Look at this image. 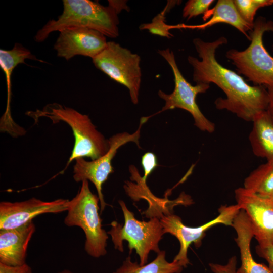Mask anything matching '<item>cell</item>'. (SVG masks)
<instances>
[{
  "label": "cell",
  "mask_w": 273,
  "mask_h": 273,
  "mask_svg": "<svg viewBox=\"0 0 273 273\" xmlns=\"http://www.w3.org/2000/svg\"><path fill=\"white\" fill-rule=\"evenodd\" d=\"M200 60L189 56L193 68V80L197 83H214L225 94L214 102L216 109L226 110L246 121H252L255 116L267 110L269 96L264 86L249 85L239 74L221 65L215 56L216 50L227 43L222 36L214 41H205L199 38L193 40Z\"/></svg>",
  "instance_id": "cell-1"
},
{
  "label": "cell",
  "mask_w": 273,
  "mask_h": 273,
  "mask_svg": "<svg viewBox=\"0 0 273 273\" xmlns=\"http://www.w3.org/2000/svg\"><path fill=\"white\" fill-rule=\"evenodd\" d=\"M63 12L58 19L50 20L37 31L34 36L36 42H42L51 33L71 26L88 28L111 38L119 35V12L111 4L104 6L89 0H63Z\"/></svg>",
  "instance_id": "cell-2"
},
{
  "label": "cell",
  "mask_w": 273,
  "mask_h": 273,
  "mask_svg": "<svg viewBox=\"0 0 273 273\" xmlns=\"http://www.w3.org/2000/svg\"><path fill=\"white\" fill-rule=\"evenodd\" d=\"M27 114L35 120L47 117L53 123L63 121L71 128L74 144L67 164L79 158L88 157L96 160L108 151L110 145L93 124L88 115L76 110L57 103L47 105L41 110L30 111Z\"/></svg>",
  "instance_id": "cell-3"
},
{
  "label": "cell",
  "mask_w": 273,
  "mask_h": 273,
  "mask_svg": "<svg viewBox=\"0 0 273 273\" xmlns=\"http://www.w3.org/2000/svg\"><path fill=\"white\" fill-rule=\"evenodd\" d=\"M266 32H273V21L259 16L248 33L251 41L249 46L242 51L230 49L225 54L238 74L245 76L255 85L273 84V57L265 49L263 41Z\"/></svg>",
  "instance_id": "cell-4"
},
{
  "label": "cell",
  "mask_w": 273,
  "mask_h": 273,
  "mask_svg": "<svg viewBox=\"0 0 273 273\" xmlns=\"http://www.w3.org/2000/svg\"><path fill=\"white\" fill-rule=\"evenodd\" d=\"M98 196L93 194L88 181H82L76 195L68 203L67 214L64 222L67 226H78L84 232V249L90 256L99 258L107 253V232L102 229L99 210Z\"/></svg>",
  "instance_id": "cell-5"
},
{
  "label": "cell",
  "mask_w": 273,
  "mask_h": 273,
  "mask_svg": "<svg viewBox=\"0 0 273 273\" xmlns=\"http://www.w3.org/2000/svg\"><path fill=\"white\" fill-rule=\"evenodd\" d=\"M119 203L123 213L124 223L122 225L113 221L107 233L111 236L114 248L120 252L124 250L123 241H127L129 254L135 249L140 257V264L145 265L151 251L157 253L160 251L158 243L164 233L160 219L154 217L148 221H140L123 201H119Z\"/></svg>",
  "instance_id": "cell-6"
},
{
  "label": "cell",
  "mask_w": 273,
  "mask_h": 273,
  "mask_svg": "<svg viewBox=\"0 0 273 273\" xmlns=\"http://www.w3.org/2000/svg\"><path fill=\"white\" fill-rule=\"evenodd\" d=\"M158 53L170 65L174 75V88L172 93L167 94L160 90L158 95L165 102L162 109L156 113L167 110L179 108L189 112L194 120V125L200 130L213 133L215 124L207 119L198 106L196 99L199 94L205 93L210 87L209 84L197 83L192 85L184 77L176 64L174 53L169 48L158 50Z\"/></svg>",
  "instance_id": "cell-7"
},
{
  "label": "cell",
  "mask_w": 273,
  "mask_h": 273,
  "mask_svg": "<svg viewBox=\"0 0 273 273\" xmlns=\"http://www.w3.org/2000/svg\"><path fill=\"white\" fill-rule=\"evenodd\" d=\"M92 61L97 68L127 87L131 102L138 104L142 76L139 55L118 43L109 41Z\"/></svg>",
  "instance_id": "cell-8"
},
{
  "label": "cell",
  "mask_w": 273,
  "mask_h": 273,
  "mask_svg": "<svg viewBox=\"0 0 273 273\" xmlns=\"http://www.w3.org/2000/svg\"><path fill=\"white\" fill-rule=\"evenodd\" d=\"M148 119L147 117H142L138 129L132 134L124 132L111 136L109 139L110 147L108 151L100 158L91 161H86L83 158L75 160L73 179L76 182H82L86 180L94 184L99 199L101 213L104 210L107 205L104 200L102 190L103 184L114 171L111 164L112 160L118 149L127 143L133 142L139 146L141 127Z\"/></svg>",
  "instance_id": "cell-9"
},
{
  "label": "cell",
  "mask_w": 273,
  "mask_h": 273,
  "mask_svg": "<svg viewBox=\"0 0 273 273\" xmlns=\"http://www.w3.org/2000/svg\"><path fill=\"white\" fill-rule=\"evenodd\" d=\"M241 208L237 205H223L218 209V215L212 220L197 227L187 226L183 224L180 217L173 213L163 215L160 218L164 233H169L174 236L179 241L180 249L173 261L178 262L184 267L190 263L187 257L188 249L194 243L199 247L205 236L206 232L212 226L223 224L228 226L233 225L234 218Z\"/></svg>",
  "instance_id": "cell-10"
},
{
  "label": "cell",
  "mask_w": 273,
  "mask_h": 273,
  "mask_svg": "<svg viewBox=\"0 0 273 273\" xmlns=\"http://www.w3.org/2000/svg\"><path fill=\"white\" fill-rule=\"evenodd\" d=\"M235 198L246 213L258 244L273 245V200L244 187L235 190Z\"/></svg>",
  "instance_id": "cell-11"
},
{
  "label": "cell",
  "mask_w": 273,
  "mask_h": 273,
  "mask_svg": "<svg viewBox=\"0 0 273 273\" xmlns=\"http://www.w3.org/2000/svg\"><path fill=\"white\" fill-rule=\"evenodd\" d=\"M69 200L58 199L44 201L35 197L28 200L0 203V230H10L23 226L38 215L59 213L68 209Z\"/></svg>",
  "instance_id": "cell-12"
},
{
  "label": "cell",
  "mask_w": 273,
  "mask_h": 273,
  "mask_svg": "<svg viewBox=\"0 0 273 273\" xmlns=\"http://www.w3.org/2000/svg\"><path fill=\"white\" fill-rule=\"evenodd\" d=\"M54 44L57 56L69 60L77 55L95 58L106 47V36L86 27L71 26L60 31Z\"/></svg>",
  "instance_id": "cell-13"
},
{
  "label": "cell",
  "mask_w": 273,
  "mask_h": 273,
  "mask_svg": "<svg viewBox=\"0 0 273 273\" xmlns=\"http://www.w3.org/2000/svg\"><path fill=\"white\" fill-rule=\"evenodd\" d=\"M35 231L32 221L15 229L0 230V263L11 266L26 263L28 244Z\"/></svg>",
  "instance_id": "cell-14"
},
{
  "label": "cell",
  "mask_w": 273,
  "mask_h": 273,
  "mask_svg": "<svg viewBox=\"0 0 273 273\" xmlns=\"http://www.w3.org/2000/svg\"><path fill=\"white\" fill-rule=\"evenodd\" d=\"M232 226L237 233L235 239L240 253L241 265L237 273H272L268 267L256 262L250 249L254 233L245 212L241 209L233 221Z\"/></svg>",
  "instance_id": "cell-15"
},
{
  "label": "cell",
  "mask_w": 273,
  "mask_h": 273,
  "mask_svg": "<svg viewBox=\"0 0 273 273\" xmlns=\"http://www.w3.org/2000/svg\"><path fill=\"white\" fill-rule=\"evenodd\" d=\"M210 19L203 24L194 26H184L181 27L205 29L218 23H225L236 28L249 40V32L253 26L244 21L238 13L234 0H218L215 6L204 15V20Z\"/></svg>",
  "instance_id": "cell-16"
},
{
  "label": "cell",
  "mask_w": 273,
  "mask_h": 273,
  "mask_svg": "<svg viewBox=\"0 0 273 273\" xmlns=\"http://www.w3.org/2000/svg\"><path fill=\"white\" fill-rule=\"evenodd\" d=\"M252 122L249 140L253 154L267 161L273 160V121L267 111L257 114Z\"/></svg>",
  "instance_id": "cell-17"
},
{
  "label": "cell",
  "mask_w": 273,
  "mask_h": 273,
  "mask_svg": "<svg viewBox=\"0 0 273 273\" xmlns=\"http://www.w3.org/2000/svg\"><path fill=\"white\" fill-rule=\"evenodd\" d=\"M129 170L131 174L130 179L137 182L136 184L130 181L126 182L125 190L131 198L135 200L136 198H145L148 201L149 200V202L153 200L154 203L172 207L179 204L188 205L193 203L191 198L184 193L181 194L177 199L173 201L169 200L166 197L165 199H163L158 198L156 202L157 198L154 196L149 191L146 181L142 179V177L140 176L136 168L134 166L131 165ZM153 203V202L150 203L152 204Z\"/></svg>",
  "instance_id": "cell-18"
},
{
  "label": "cell",
  "mask_w": 273,
  "mask_h": 273,
  "mask_svg": "<svg viewBox=\"0 0 273 273\" xmlns=\"http://www.w3.org/2000/svg\"><path fill=\"white\" fill-rule=\"evenodd\" d=\"M26 59L43 61L37 59L31 52L21 44L15 43L10 50H0V67L4 71L6 79L8 91L7 106L5 112L10 113L11 101V75L16 67L19 64H25Z\"/></svg>",
  "instance_id": "cell-19"
},
{
  "label": "cell",
  "mask_w": 273,
  "mask_h": 273,
  "mask_svg": "<svg viewBox=\"0 0 273 273\" xmlns=\"http://www.w3.org/2000/svg\"><path fill=\"white\" fill-rule=\"evenodd\" d=\"M155 259L150 263L141 265L132 262L130 256L113 273H180L184 267L178 262H168L165 258V252L160 251Z\"/></svg>",
  "instance_id": "cell-20"
},
{
  "label": "cell",
  "mask_w": 273,
  "mask_h": 273,
  "mask_svg": "<svg viewBox=\"0 0 273 273\" xmlns=\"http://www.w3.org/2000/svg\"><path fill=\"white\" fill-rule=\"evenodd\" d=\"M244 188L264 197L273 195V160L267 162L252 171L245 179Z\"/></svg>",
  "instance_id": "cell-21"
},
{
  "label": "cell",
  "mask_w": 273,
  "mask_h": 273,
  "mask_svg": "<svg viewBox=\"0 0 273 273\" xmlns=\"http://www.w3.org/2000/svg\"><path fill=\"white\" fill-rule=\"evenodd\" d=\"M234 3L243 19L253 26L257 10L272 5L273 0H234Z\"/></svg>",
  "instance_id": "cell-22"
},
{
  "label": "cell",
  "mask_w": 273,
  "mask_h": 273,
  "mask_svg": "<svg viewBox=\"0 0 273 273\" xmlns=\"http://www.w3.org/2000/svg\"><path fill=\"white\" fill-rule=\"evenodd\" d=\"M165 11L164 10L161 13L155 16L151 23L143 24L140 26V29H147L149 32L154 35L171 38L172 34L169 32L170 26L167 25L165 22Z\"/></svg>",
  "instance_id": "cell-23"
},
{
  "label": "cell",
  "mask_w": 273,
  "mask_h": 273,
  "mask_svg": "<svg viewBox=\"0 0 273 273\" xmlns=\"http://www.w3.org/2000/svg\"><path fill=\"white\" fill-rule=\"evenodd\" d=\"M214 2L213 0H189L183 10V17L190 20L201 14H205L210 6Z\"/></svg>",
  "instance_id": "cell-24"
},
{
  "label": "cell",
  "mask_w": 273,
  "mask_h": 273,
  "mask_svg": "<svg viewBox=\"0 0 273 273\" xmlns=\"http://www.w3.org/2000/svg\"><path fill=\"white\" fill-rule=\"evenodd\" d=\"M141 164L144 170V176L142 177L143 180L146 181L149 175L157 166V157L152 152L145 153L141 158Z\"/></svg>",
  "instance_id": "cell-25"
},
{
  "label": "cell",
  "mask_w": 273,
  "mask_h": 273,
  "mask_svg": "<svg viewBox=\"0 0 273 273\" xmlns=\"http://www.w3.org/2000/svg\"><path fill=\"white\" fill-rule=\"evenodd\" d=\"M237 258L233 256L225 264L210 263L209 267L213 273H237Z\"/></svg>",
  "instance_id": "cell-26"
},
{
  "label": "cell",
  "mask_w": 273,
  "mask_h": 273,
  "mask_svg": "<svg viewBox=\"0 0 273 273\" xmlns=\"http://www.w3.org/2000/svg\"><path fill=\"white\" fill-rule=\"evenodd\" d=\"M257 254L264 258L268 264V267L273 273V245L258 244L256 247Z\"/></svg>",
  "instance_id": "cell-27"
},
{
  "label": "cell",
  "mask_w": 273,
  "mask_h": 273,
  "mask_svg": "<svg viewBox=\"0 0 273 273\" xmlns=\"http://www.w3.org/2000/svg\"><path fill=\"white\" fill-rule=\"evenodd\" d=\"M0 273H32V270L27 263L21 266H11L0 263Z\"/></svg>",
  "instance_id": "cell-28"
},
{
  "label": "cell",
  "mask_w": 273,
  "mask_h": 273,
  "mask_svg": "<svg viewBox=\"0 0 273 273\" xmlns=\"http://www.w3.org/2000/svg\"><path fill=\"white\" fill-rule=\"evenodd\" d=\"M268 92L269 102L267 111L273 121V84L265 86Z\"/></svg>",
  "instance_id": "cell-29"
},
{
  "label": "cell",
  "mask_w": 273,
  "mask_h": 273,
  "mask_svg": "<svg viewBox=\"0 0 273 273\" xmlns=\"http://www.w3.org/2000/svg\"><path fill=\"white\" fill-rule=\"evenodd\" d=\"M58 273H73V272H72L70 270L66 269V270H62V271H60L59 272H58Z\"/></svg>",
  "instance_id": "cell-30"
},
{
  "label": "cell",
  "mask_w": 273,
  "mask_h": 273,
  "mask_svg": "<svg viewBox=\"0 0 273 273\" xmlns=\"http://www.w3.org/2000/svg\"><path fill=\"white\" fill-rule=\"evenodd\" d=\"M270 198L273 200V195L270 197Z\"/></svg>",
  "instance_id": "cell-31"
},
{
  "label": "cell",
  "mask_w": 273,
  "mask_h": 273,
  "mask_svg": "<svg viewBox=\"0 0 273 273\" xmlns=\"http://www.w3.org/2000/svg\"><path fill=\"white\" fill-rule=\"evenodd\" d=\"M272 52H273V46H272Z\"/></svg>",
  "instance_id": "cell-32"
}]
</instances>
